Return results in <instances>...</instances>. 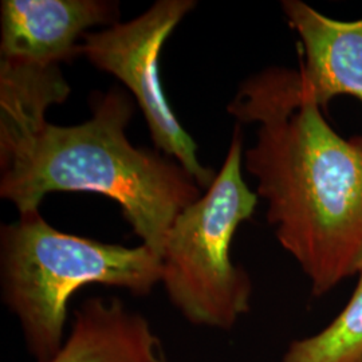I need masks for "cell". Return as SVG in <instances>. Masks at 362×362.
Listing matches in <instances>:
<instances>
[{
	"instance_id": "7a4b0ae2",
	"label": "cell",
	"mask_w": 362,
	"mask_h": 362,
	"mask_svg": "<svg viewBox=\"0 0 362 362\" xmlns=\"http://www.w3.org/2000/svg\"><path fill=\"white\" fill-rule=\"evenodd\" d=\"M88 121L39 129L0 155V197L19 215L39 211L46 194L93 192L118 203L141 245L160 258L176 216L202 196L194 177L170 157L136 148L127 137L134 112L119 88L97 94Z\"/></svg>"
},
{
	"instance_id": "ba28073f",
	"label": "cell",
	"mask_w": 362,
	"mask_h": 362,
	"mask_svg": "<svg viewBox=\"0 0 362 362\" xmlns=\"http://www.w3.org/2000/svg\"><path fill=\"white\" fill-rule=\"evenodd\" d=\"M49 362H168L160 337L141 313L118 298L86 299L70 334Z\"/></svg>"
},
{
	"instance_id": "3957f363",
	"label": "cell",
	"mask_w": 362,
	"mask_h": 362,
	"mask_svg": "<svg viewBox=\"0 0 362 362\" xmlns=\"http://www.w3.org/2000/svg\"><path fill=\"white\" fill-rule=\"evenodd\" d=\"M161 258L148 247L62 233L39 211L0 230L1 300L35 362L50 361L64 345L67 305L79 288L107 286L146 297L161 284Z\"/></svg>"
},
{
	"instance_id": "52a82bcc",
	"label": "cell",
	"mask_w": 362,
	"mask_h": 362,
	"mask_svg": "<svg viewBox=\"0 0 362 362\" xmlns=\"http://www.w3.org/2000/svg\"><path fill=\"white\" fill-rule=\"evenodd\" d=\"M282 11L299 38L302 83L318 106L326 113L338 95L362 104V18L336 21L300 0H284Z\"/></svg>"
},
{
	"instance_id": "5b68a950",
	"label": "cell",
	"mask_w": 362,
	"mask_h": 362,
	"mask_svg": "<svg viewBox=\"0 0 362 362\" xmlns=\"http://www.w3.org/2000/svg\"><path fill=\"white\" fill-rule=\"evenodd\" d=\"M196 6L194 0H158L129 22L88 33L81 55L125 85L143 112L156 148L177 161L200 189L207 191L216 173L199 161L197 145L164 94L158 66L164 43Z\"/></svg>"
},
{
	"instance_id": "9c48e42d",
	"label": "cell",
	"mask_w": 362,
	"mask_h": 362,
	"mask_svg": "<svg viewBox=\"0 0 362 362\" xmlns=\"http://www.w3.org/2000/svg\"><path fill=\"white\" fill-rule=\"evenodd\" d=\"M70 86L59 66L0 59V155L39 129L52 105L64 104Z\"/></svg>"
},
{
	"instance_id": "6da1fadb",
	"label": "cell",
	"mask_w": 362,
	"mask_h": 362,
	"mask_svg": "<svg viewBox=\"0 0 362 362\" xmlns=\"http://www.w3.org/2000/svg\"><path fill=\"white\" fill-rule=\"evenodd\" d=\"M258 124L243 161L267 203L274 233L320 298L362 274V137L344 139L305 89L298 69L247 78L227 107Z\"/></svg>"
},
{
	"instance_id": "8992f818",
	"label": "cell",
	"mask_w": 362,
	"mask_h": 362,
	"mask_svg": "<svg viewBox=\"0 0 362 362\" xmlns=\"http://www.w3.org/2000/svg\"><path fill=\"white\" fill-rule=\"evenodd\" d=\"M118 21V1L110 0H3L0 55L59 66L81 55L78 40L89 28L115 26Z\"/></svg>"
},
{
	"instance_id": "277c9868",
	"label": "cell",
	"mask_w": 362,
	"mask_h": 362,
	"mask_svg": "<svg viewBox=\"0 0 362 362\" xmlns=\"http://www.w3.org/2000/svg\"><path fill=\"white\" fill-rule=\"evenodd\" d=\"M243 155L236 125L215 180L176 216L165 239L161 284L173 308L194 326L231 330L251 308L252 281L231 258L236 230L258 207V194L242 175Z\"/></svg>"
},
{
	"instance_id": "30bf717a",
	"label": "cell",
	"mask_w": 362,
	"mask_h": 362,
	"mask_svg": "<svg viewBox=\"0 0 362 362\" xmlns=\"http://www.w3.org/2000/svg\"><path fill=\"white\" fill-rule=\"evenodd\" d=\"M281 362H362V274L336 318L320 333L293 341Z\"/></svg>"
}]
</instances>
